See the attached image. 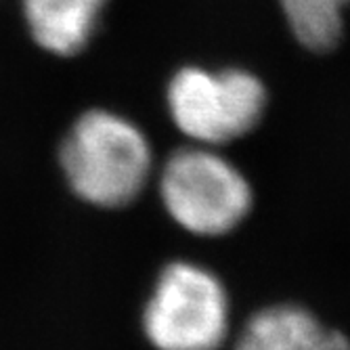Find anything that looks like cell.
Masks as SVG:
<instances>
[{
  "label": "cell",
  "instance_id": "6da1fadb",
  "mask_svg": "<svg viewBox=\"0 0 350 350\" xmlns=\"http://www.w3.org/2000/svg\"><path fill=\"white\" fill-rule=\"evenodd\" d=\"M59 164L82 202L124 208L143 193L153 160L149 141L137 124L107 109H90L63 137Z\"/></svg>",
  "mask_w": 350,
  "mask_h": 350
},
{
  "label": "cell",
  "instance_id": "7a4b0ae2",
  "mask_svg": "<svg viewBox=\"0 0 350 350\" xmlns=\"http://www.w3.org/2000/svg\"><path fill=\"white\" fill-rule=\"evenodd\" d=\"M160 198L176 225L200 237L237 229L252 210L247 178L212 147L174 151L160 174Z\"/></svg>",
  "mask_w": 350,
  "mask_h": 350
},
{
  "label": "cell",
  "instance_id": "3957f363",
  "mask_svg": "<svg viewBox=\"0 0 350 350\" xmlns=\"http://www.w3.org/2000/svg\"><path fill=\"white\" fill-rule=\"evenodd\" d=\"M229 325L227 290L210 269L176 260L157 275L143 310V332L155 350H218Z\"/></svg>",
  "mask_w": 350,
  "mask_h": 350
},
{
  "label": "cell",
  "instance_id": "277c9868",
  "mask_svg": "<svg viewBox=\"0 0 350 350\" xmlns=\"http://www.w3.org/2000/svg\"><path fill=\"white\" fill-rule=\"evenodd\" d=\"M168 109L185 137L218 147L256 129L267 109V90L245 70L183 68L168 84Z\"/></svg>",
  "mask_w": 350,
  "mask_h": 350
},
{
  "label": "cell",
  "instance_id": "5b68a950",
  "mask_svg": "<svg viewBox=\"0 0 350 350\" xmlns=\"http://www.w3.org/2000/svg\"><path fill=\"white\" fill-rule=\"evenodd\" d=\"M235 350H350V340L304 306L275 304L250 317Z\"/></svg>",
  "mask_w": 350,
  "mask_h": 350
},
{
  "label": "cell",
  "instance_id": "8992f818",
  "mask_svg": "<svg viewBox=\"0 0 350 350\" xmlns=\"http://www.w3.org/2000/svg\"><path fill=\"white\" fill-rule=\"evenodd\" d=\"M107 0H23L34 42L61 57L78 55L90 40Z\"/></svg>",
  "mask_w": 350,
  "mask_h": 350
},
{
  "label": "cell",
  "instance_id": "52a82bcc",
  "mask_svg": "<svg viewBox=\"0 0 350 350\" xmlns=\"http://www.w3.org/2000/svg\"><path fill=\"white\" fill-rule=\"evenodd\" d=\"M296 40L314 53L336 49L344 34V7L338 0H279Z\"/></svg>",
  "mask_w": 350,
  "mask_h": 350
},
{
  "label": "cell",
  "instance_id": "ba28073f",
  "mask_svg": "<svg viewBox=\"0 0 350 350\" xmlns=\"http://www.w3.org/2000/svg\"><path fill=\"white\" fill-rule=\"evenodd\" d=\"M338 3H340V5H344V7H346V5H350V0H338Z\"/></svg>",
  "mask_w": 350,
  "mask_h": 350
}]
</instances>
